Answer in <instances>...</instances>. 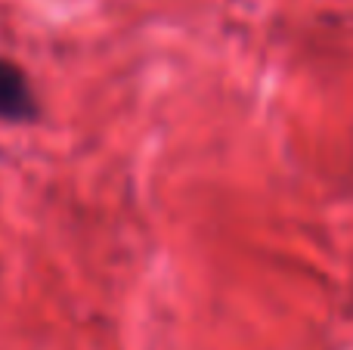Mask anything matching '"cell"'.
<instances>
[{"instance_id": "obj_1", "label": "cell", "mask_w": 353, "mask_h": 350, "mask_svg": "<svg viewBox=\"0 0 353 350\" xmlns=\"http://www.w3.org/2000/svg\"><path fill=\"white\" fill-rule=\"evenodd\" d=\"M41 118V103H37L31 81L16 62L0 56V121L10 124H31Z\"/></svg>"}]
</instances>
